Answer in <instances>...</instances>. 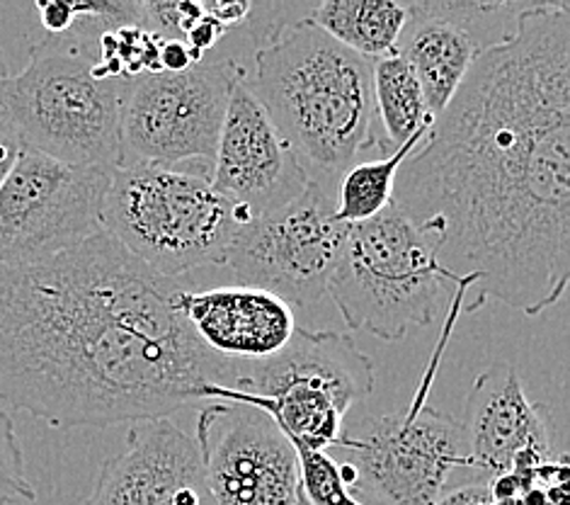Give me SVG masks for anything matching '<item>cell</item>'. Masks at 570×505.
Here are the masks:
<instances>
[{
  "mask_svg": "<svg viewBox=\"0 0 570 505\" xmlns=\"http://www.w3.org/2000/svg\"><path fill=\"white\" fill-rule=\"evenodd\" d=\"M393 204L444 234L442 265L527 317L559 304L570 278V3L524 6L481 51Z\"/></svg>",
  "mask_w": 570,
  "mask_h": 505,
  "instance_id": "6da1fadb",
  "label": "cell"
},
{
  "mask_svg": "<svg viewBox=\"0 0 570 505\" xmlns=\"http://www.w3.org/2000/svg\"><path fill=\"white\" fill-rule=\"evenodd\" d=\"M178 284L100 231L35 265H0V401L51 428L173 418L234 387L173 304Z\"/></svg>",
  "mask_w": 570,
  "mask_h": 505,
  "instance_id": "7a4b0ae2",
  "label": "cell"
},
{
  "mask_svg": "<svg viewBox=\"0 0 570 505\" xmlns=\"http://www.w3.org/2000/svg\"><path fill=\"white\" fill-rule=\"evenodd\" d=\"M248 88L289 142L308 183L335 197L362 154H393L376 129L372 61L304 18L277 25L255 51Z\"/></svg>",
  "mask_w": 570,
  "mask_h": 505,
  "instance_id": "3957f363",
  "label": "cell"
},
{
  "mask_svg": "<svg viewBox=\"0 0 570 505\" xmlns=\"http://www.w3.org/2000/svg\"><path fill=\"white\" fill-rule=\"evenodd\" d=\"M100 30L110 27L80 12L69 32L37 42L22 71L0 84V119L32 152L112 173L121 166L119 113L127 78L95 76Z\"/></svg>",
  "mask_w": 570,
  "mask_h": 505,
  "instance_id": "277c9868",
  "label": "cell"
},
{
  "mask_svg": "<svg viewBox=\"0 0 570 505\" xmlns=\"http://www.w3.org/2000/svg\"><path fill=\"white\" fill-rule=\"evenodd\" d=\"M444 234L434 222H413L396 204L374 220L347 226L328 297L350 331L386 343L425 329L473 290L442 265ZM471 311V307H469Z\"/></svg>",
  "mask_w": 570,
  "mask_h": 505,
  "instance_id": "5b68a950",
  "label": "cell"
},
{
  "mask_svg": "<svg viewBox=\"0 0 570 505\" xmlns=\"http://www.w3.org/2000/svg\"><path fill=\"white\" fill-rule=\"evenodd\" d=\"M240 220L209 175L129 163L112 171L102 231L163 280L222 265Z\"/></svg>",
  "mask_w": 570,
  "mask_h": 505,
  "instance_id": "8992f818",
  "label": "cell"
},
{
  "mask_svg": "<svg viewBox=\"0 0 570 505\" xmlns=\"http://www.w3.org/2000/svg\"><path fill=\"white\" fill-rule=\"evenodd\" d=\"M234 387H209L207 401L261 408L294 447L328 453L345 435V416L374 391L376 367L352 338L296 326L275 358L246 362Z\"/></svg>",
  "mask_w": 570,
  "mask_h": 505,
  "instance_id": "52a82bcc",
  "label": "cell"
},
{
  "mask_svg": "<svg viewBox=\"0 0 570 505\" xmlns=\"http://www.w3.org/2000/svg\"><path fill=\"white\" fill-rule=\"evenodd\" d=\"M461 311L464 309L454 304L446 313L444 333L413 404L403 414L364 418L357 430L345 433L337 445L357 472L355 488L382 505H432L450 488L456 467L471 469L461 423L428 406L430 385Z\"/></svg>",
  "mask_w": 570,
  "mask_h": 505,
  "instance_id": "ba28073f",
  "label": "cell"
},
{
  "mask_svg": "<svg viewBox=\"0 0 570 505\" xmlns=\"http://www.w3.org/2000/svg\"><path fill=\"white\" fill-rule=\"evenodd\" d=\"M238 59H202L180 74H139L121 90V166L151 163L212 175Z\"/></svg>",
  "mask_w": 570,
  "mask_h": 505,
  "instance_id": "9c48e42d",
  "label": "cell"
},
{
  "mask_svg": "<svg viewBox=\"0 0 570 505\" xmlns=\"http://www.w3.org/2000/svg\"><path fill=\"white\" fill-rule=\"evenodd\" d=\"M110 181L24 146L0 185V265L45 263L98 236Z\"/></svg>",
  "mask_w": 570,
  "mask_h": 505,
  "instance_id": "30bf717a",
  "label": "cell"
},
{
  "mask_svg": "<svg viewBox=\"0 0 570 505\" xmlns=\"http://www.w3.org/2000/svg\"><path fill=\"white\" fill-rule=\"evenodd\" d=\"M347 224L337 222L335 197L308 183L296 200L240 224L224 263L240 284L308 309L328 294Z\"/></svg>",
  "mask_w": 570,
  "mask_h": 505,
  "instance_id": "8fae6325",
  "label": "cell"
},
{
  "mask_svg": "<svg viewBox=\"0 0 570 505\" xmlns=\"http://www.w3.org/2000/svg\"><path fill=\"white\" fill-rule=\"evenodd\" d=\"M195 445L216 505L296 503V449L261 408L207 401L197 414Z\"/></svg>",
  "mask_w": 570,
  "mask_h": 505,
  "instance_id": "7c38bea8",
  "label": "cell"
},
{
  "mask_svg": "<svg viewBox=\"0 0 570 505\" xmlns=\"http://www.w3.org/2000/svg\"><path fill=\"white\" fill-rule=\"evenodd\" d=\"M246 76L248 71L230 90L209 175L240 224L296 200L308 185L294 148L248 88Z\"/></svg>",
  "mask_w": 570,
  "mask_h": 505,
  "instance_id": "4fadbf2b",
  "label": "cell"
},
{
  "mask_svg": "<svg viewBox=\"0 0 570 505\" xmlns=\"http://www.w3.org/2000/svg\"><path fill=\"white\" fill-rule=\"evenodd\" d=\"M459 423L476 479L532 472L556 457L553 416L544 404L527 399L514 365L488 367L473 379Z\"/></svg>",
  "mask_w": 570,
  "mask_h": 505,
  "instance_id": "5bb4252c",
  "label": "cell"
},
{
  "mask_svg": "<svg viewBox=\"0 0 570 505\" xmlns=\"http://www.w3.org/2000/svg\"><path fill=\"white\" fill-rule=\"evenodd\" d=\"M86 505H216L193 435L173 418L134 423Z\"/></svg>",
  "mask_w": 570,
  "mask_h": 505,
  "instance_id": "9a60e30c",
  "label": "cell"
},
{
  "mask_svg": "<svg viewBox=\"0 0 570 505\" xmlns=\"http://www.w3.org/2000/svg\"><path fill=\"white\" fill-rule=\"evenodd\" d=\"M409 22L396 54L413 68L432 119H438L488 45L483 27L505 3H405Z\"/></svg>",
  "mask_w": 570,
  "mask_h": 505,
  "instance_id": "2e32d148",
  "label": "cell"
},
{
  "mask_svg": "<svg viewBox=\"0 0 570 505\" xmlns=\"http://www.w3.org/2000/svg\"><path fill=\"white\" fill-rule=\"evenodd\" d=\"M173 304L189 331L228 362H263L289 343L294 309L273 292L236 284L207 292L175 290Z\"/></svg>",
  "mask_w": 570,
  "mask_h": 505,
  "instance_id": "e0dca14e",
  "label": "cell"
},
{
  "mask_svg": "<svg viewBox=\"0 0 570 505\" xmlns=\"http://www.w3.org/2000/svg\"><path fill=\"white\" fill-rule=\"evenodd\" d=\"M308 20L337 45L376 61L396 54L409 6L389 0H325L311 8Z\"/></svg>",
  "mask_w": 570,
  "mask_h": 505,
  "instance_id": "ac0fdd59",
  "label": "cell"
},
{
  "mask_svg": "<svg viewBox=\"0 0 570 505\" xmlns=\"http://www.w3.org/2000/svg\"><path fill=\"white\" fill-rule=\"evenodd\" d=\"M372 98L376 122L382 125V136L391 152L434 125L413 68L399 54L372 61Z\"/></svg>",
  "mask_w": 570,
  "mask_h": 505,
  "instance_id": "d6986e66",
  "label": "cell"
},
{
  "mask_svg": "<svg viewBox=\"0 0 570 505\" xmlns=\"http://www.w3.org/2000/svg\"><path fill=\"white\" fill-rule=\"evenodd\" d=\"M428 132L415 134L413 139L399 146L389 156L372 161H360L337 183L335 190V216L347 226L370 222L379 212H384L393 202V185L396 175L415 148L425 142Z\"/></svg>",
  "mask_w": 570,
  "mask_h": 505,
  "instance_id": "ffe728a7",
  "label": "cell"
},
{
  "mask_svg": "<svg viewBox=\"0 0 570 505\" xmlns=\"http://www.w3.org/2000/svg\"><path fill=\"white\" fill-rule=\"evenodd\" d=\"M298 462V494L308 505H370L350 494L341 479V464L328 453L311 447H294Z\"/></svg>",
  "mask_w": 570,
  "mask_h": 505,
  "instance_id": "44dd1931",
  "label": "cell"
},
{
  "mask_svg": "<svg viewBox=\"0 0 570 505\" xmlns=\"http://www.w3.org/2000/svg\"><path fill=\"white\" fill-rule=\"evenodd\" d=\"M37 491L27 479L24 455L12 418L0 408V505L32 503Z\"/></svg>",
  "mask_w": 570,
  "mask_h": 505,
  "instance_id": "7402d4cb",
  "label": "cell"
},
{
  "mask_svg": "<svg viewBox=\"0 0 570 505\" xmlns=\"http://www.w3.org/2000/svg\"><path fill=\"white\" fill-rule=\"evenodd\" d=\"M39 20L42 27L49 32V37L66 35L76 22V10L73 3H63V0H47V3H37Z\"/></svg>",
  "mask_w": 570,
  "mask_h": 505,
  "instance_id": "603a6c76",
  "label": "cell"
},
{
  "mask_svg": "<svg viewBox=\"0 0 570 505\" xmlns=\"http://www.w3.org/2000/svg\"><path fill=\"white\" fill-rule=\"evenodd\" d=\"M197 61H202V59H197L195 54L189 51V47L178 42V39H166L160 47V71H166V74L187 71V68Z\"/></svg>",
  "mask_w": 570,
  "mask_h": 505,
  "instance_id": "cb8c5ba5",
  "label": "cell"
},
{
  "mask_svg": "<svg viewBox=\"0 0 570 505\" xmlns=\"http://www.w3.org/2000/svg\"><path fill=\"white\" fill-rule=\"evenodd\" d=\"M22 148H24V146H22V142H20V136H18L16 132H12V127L6 125L3 119H0V185H3L6 175L10 173L12 163L18 161Z\"/></svg>",
  "mask_w": 570,
  "mask_h": 505,
  "instance_id": "d4e9b609",
  "label": "cell"
},
{
  "mask_svg": "<svg viewBox=\"0 0 570 505\" xmlns=\"http://www.w3.org/2000/svg\"><path fill=\"white\" fill-rule=\"evenodd\" d=\"M485 491H488V482L485 479H471L466 484L450 486L432 505H466L473 498L483 496Z\"/></svg>",
  "mask_w": 570,
  "mask_h": 505,
  "instance_id": "484cf974",
  "label": "cell"
},
{
  "mask_svg": "<svg viewBox=\"0 0 570 505\" xmlns=\"http://www.w3.org/2000/svg\"><path fill=\"white\" fill-rule=\"evenodd\" d=\"M8 64H6V57H3V49H0V84L8 78Z\"/></svg>",
  "mask_w": 570,
  "mask_h": 505,
  "instance_id": "4316f807",
  "label": "cell"
},
{
  "mask_svg": "<svg viewBox=\"0 0 570 505\" xmlns=\"http://www.w3.org/2000/svg\"><path fill=\"white\" fill-rule=\"evenodd\" d=\"M466 505H491V496H488V491L483 496H479V498H473L471 503H466Z\"/></svg>",
  "mask_w": 570,
  "mask_h": 505,
  "instance_id": "83f0119b",
  "label": "cell"
},
{
  "mask_svg": "<svg viewBox=\"0 0 570 505\" xmlns=\"http://www.w3.org/2000/svg\"><path fill=\"white\" fill-rule=\"evenodd\" d=\"M294 505H308L306 501H304V496L302 494H296V503Z\"/></svg>",
  "mask_w": 570,
  "mask_h": 505,
  "instance_id": "f1b7e54d",
  "label": "cell"
}]
</instances>
